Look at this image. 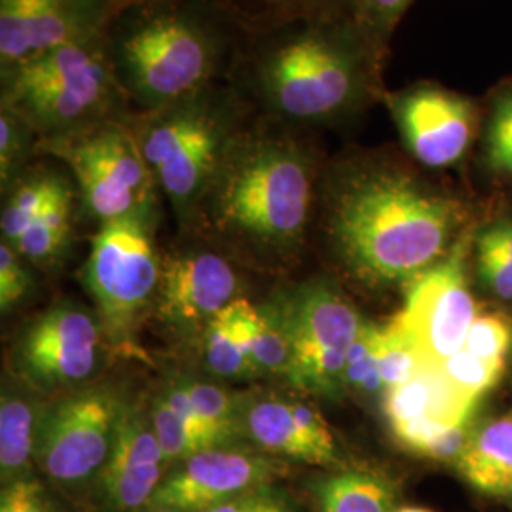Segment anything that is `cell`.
Returning a JSON list of instances; mask_svg holds the SVG:
<instances>
[{"label":"cell","mask_w":512,"mask_h":512,"mask_svg":"<svg viewBox=\"0 0 512 512\" xmlns=\"http://www.w3.org/2000/svg\"><path fill=\"white\" fill-rule=\"evenodd\" d=\"M511 342V321L501 313H484L476 315L463 349L482 359H505Z\"/></svg>","instance_id":"37"},{"label":"cell","mask_w":512,"mask_h":512,"mask_svg":"<svg viewBox=\"0 0 512 512\" xmlns=\"http://www.w3.org/2000/svg\"><path fill=\"white\" fill-rule=\"evenodd\" d=\"M78 211V192L74 181H69L29 226V230L14 243L16 251L33 264H54L69 247Z\"/></svg>","instance_id":"27"},{"label":"cell","mask_w":512,"mask_h":512,"mask_svg":"<svg viewBox=\"0 0 512 512\" xmlns=\"http://www.w3.org/2000/svg\"><path fill=\"white\" fill-rule=\"evenodd\" d=\"M40 154L52 156L69 167L80 211L97 226L158 211V184L126 120L109 122L57 141H40Z\"/></svg>","instance_id":"8"},{"label":"cell","mask_w":512,"mask_h":512,"mask_svg":"<svg viewBox=\"0 0 512 512\" xmlns=\"http://www.w3.org/2000/svg\"><path fill=\"white\" fill-rule=\"evenodd\" d=\"M124 0H0V67L105 31Z\"/></svg>","instance_id":"16"},{"label":"cell","mask_w":512,"mask_h":512,"mask_svg":"<svg viewBox=\"0 0 512 512\" xmlns=\"http://www.w3.org/2000/svg\"><path fill=\"white\" fill-rule=\"evenodd\" d=\"M129 401L114 387L90 384L48 404L35 465L54 490L88 501L118 437Z\"/></svg>","instance_id":"7"},{"label":"cell","mask_w":512,"mask_h":512,"mask_svg":"<svg viewBox=\"0 0 512 512\" xmlns=\"http://www.w3.org/2000/svg\"><path fill=\"white\" fill-rule=\"evenodd\" d=\"M484 139L490 169L512 177V82L499 88L490 101Z\"/></svg>","instance_id":"35"},{"label":"cell","mask_w":512,"mask_h":512,"mask_svg":"<svg viewBox=\"0 0 512 512\" xmlns=\"http://www.w3.org/2000/svg\"><path fill=\"white\" fill-rule=\"evenodd\" d=\"M0 107L27 120L40 141L124 122L135 112L114 76L103 33L0 67Z\"/></svg>","instance_id":"6"},{"label":"cell","mask_w":512,"mask_h":512,"mask_svg":"<svg viewBox=\"0 0 512 512\" xmlns=\"http://www.w3.org/2000/svg\"><path fill=\"white\" fill-rule=\"evenodd\" d=\"M385 63L349 16L294 19L249 31L228 84L255 116L340 128L384 101Z\"/></svg>","instance_id":"2"},{"label":"cell","mask_w":512,"mask_h":512,"mask_svg":"<svg viewBox=\"0 0 512 512\" xmlns=\"http://www.w3.org/2000/svg\"><path fill=\"white\" fill-rule=\"evenodd\" d=\"M156 226L158 211H148L105 222L93 234L84 281L105 334L118 344H129L158 298L164 258L156 249Z\"/></svg>","instance_id":"9"},{"label":"cell","mask_w":512,"mask_h":512,"mask_svg":"<svg viewBox=\"0 0 512 512\" xmlns=\"http://www.w3.org/2000/svg\"><path fill=\"white\" fill-rule=\"evenodd\" d=\"M205 512H296L293 501L272 486H264L249 494L239 495Z\"/></svg>","instance_id":"40"},{"label":"cell","mask_w":512,"mask_h":512,"mask_svg":"<svg viewBox=\"0 0 512 512\" xmlns=\"http://www.w3.org/2000/svg\"><path fill=\"white\" fill-rule=\"evenodd\" d=\"M476 266L482 283L499 298L512 300V260L490 241L475 238Z\"/></svg>","instance_id":"39"},{"label":"cell","mask_w":512,"mask_h":512,"mask_svg":"<svg viewBox=\"0 0 512 512\" xmlns=\"http://www.w3.org/2000/svg\"><path fill=\"white\" fill-rule=\"evenodd\" d=\"M439 370L463 395L480 401V397L501 380L505 359H482L467 349H459L439 366Z\"/></svg>","instance_id":"34"},{"label":"cell","mask_w":512,"mask_h":512,"mask_svg":"<svg viewBox=\"0 0 512 512\" xmlns=\"http://www.w3.org/2000/svg\"><path fill=\"white\" fill-rule=\"evenodd\" d=\"M310 490L319 512L399 511V484L368 465L329 469L311 482Z\"/></svg>","instance_id":"21"},{"label":"cell","mask_w":512,"mask_h":512,"mask_svg":"<svg viewBox=\"0 0 512 512\" xmlns=\"http://www.w3.org/2000/svg\"><path fill=\"white\" fill-rule=\"evenodd\" d=\"M315 222L332 253L366 283H410L463 234L465 209L450 194L385 156L325 165Z\"/></svg>","instance_id":"1"},{"label":"cell","mask_w":512,"mask_h":512,"mask_svg":"<svg viewBox=\"0 0 512 512\" xmlns=\"http://www.w3.org/2000/svg\"><path fill=\"white\" fill-rule=\"evenodd\" d=\"M285 471L287 461L255 446L209 448L171 467L150 505L179 512L209 511L239 495L272 486Z\"/></svg>","instance_id":"14"},{"label":"cell","mask_w":512,"mask_h":512,"mask_svg":"<svg viewBox=\"0 0 512 512\" xmlns=\"http://www.w3.org/2000/svg\"><path fill=\"white\" fill-rule=\"evenodd\" d=\"M454 469L478 494L512 497V414L475 429Z\"/></svg>","instance_id":"23"},{"label":"cell","mask_w":512,"mask_h":512,"mask_svg":"<svg viewBox=\"0 0 512 512\" xmlns=\"http://www.w3.org/2000/svg\"><path fill=\"white\" fill-rule=\"evenodd\" d=\"M376 332L378 325L363 321L349 348L344 384L346 391L359 397L384 401L385 385L376 359Z\"/></svg>","instance_id":"33"},{"label":"cell","mask_w":512,"mask_h":512,"mask_svg":"<svg viewBox=\"0 0 512 512\" xmlns=\"http://www.w3.org/2000/svg\"><path fill=\"white\" fill-rule=\"evenodd\" d=\"M478 236L490 241L501 253H505L512 260V219L501 217V219L492 220L478 232Z\"/></svg>","instance_id":"41"},{"label":"cell","mask_w":512,"mask_h":512,"mask_svg":"<svg viewBox=\"0 0 512 512\" xmlns=\"http://www.w3.org/2000/svg\"><path fill=\"white\" fill-rule=\"evenodd\" d=\"M148 408L169 469L198 452L215 448L198 420L179 376L156 391L148 401Z\"/></svg>","instance_id":"24"},{"label":"cell","mask_w":512,"mask_h":512,"mask_svg":"<svg viewBox=\"0 0 512 512\" xmlns=\"http://www.w3.org/2000/svg\"><path fill=\"white\" fill-rule=\"evenodd\" d=\"M397 512H431L427 509H421V507H399Z\"/></svg>","instance_id":"42"},{"label":"cell","mask_w":512,"mask_h":512,"mask_svg":"<svg viewBox=\"0 0 512 512\" xmlns=\"http://www.w3.org/2000/svg\"><path fill=\"white\" fill-rule=\"evenodd\" d=\"M69 181L71 179H67L63 173L50 167L31 165L18 181L4 192V203L0 213L2 241L14 245Z\"/></svg>","instance_id":"25"},{"label":"cell","mask_w":512,"mask_h":512,"mask_svg":"<svg viewBox=\"0 0 512 512\" xmlns=\"http://www.w3.org/2000/svg\"><path fill=\"white\" fill-rule=\"evenodd\" d=\"M186 247L164 256L156 315L181 334H202L220 311L239 298V275L219 249Z\"/></svg>","instance_id":"15"},{"label":"cell","mask_w":512,"mask_h":512,"mask_svg":"<svg viewBox=\"0 0 512 512\" xmlns=\"http://www.w3.org/2000/svg\"><path fill=\"white\" fill-rule=\"evenodd\" d=\"M311 133L253 116L184 234L266 260L298 255L315 224L325 171Z\"/></svg>","instance_id":"3"},{"label":"cell","mask_w":512,"mask_h":512,"mask_svg":"<svg viewBox=\"0 0 512 512\" xmlns=\"http://www.w3.org/2000/svg\"><path fill=\"white\" fill-rule=\"evenodd\" d=\"M33 287V279L14 245L0 243V310H12Z\"/></svg>","instance_id":"38"},{"label":"cell","mask_w":512,"mask_h":512,"mask_svg":"<svg viewBox=\"0 0 512 512\" xmlns=\"http://www.w3.org/2000/svg\"><path fill=\"white\" fill-rule=\"evenodd\" d=\"M476 403L450 384L439 368L427 366L408 382L387 389L382 401L393 437L418 458L446 431L471 421Z\"/></svg>","instance_id":"19"},{"label":"cell","mask_w":512,"mask_h":512,"mask_svg":"<svg viewBox=\"0 0 512 512\" xmlns=\"http://www.w3.org/2000/svg\"><path fill=\"white\" fill-rule=\"evenodd\" d=\"M241 25L258 31L294 19L348 16L349 0H224Z\"/></svg>","instance_id":"28"},{"label":"cell","mask_w":512,"mask_h":512,"mask_svg":"<svg viewBox=\"0 0 512 512\" xmlns=\"http://www.w3.org/2000/svg\"><path fill=\"white\" fill-rule=\"evenodd\" d=\"M475 236L463 230L440 262L408 283L401 317L421 363L439 368L465 346L476 317V304L465 277V260Z\"/></svg>","instance_id":"12"},{"label":"cell","mask_w":512,"mask_h":512,"mask_svg":"<svg viewBox=\"0 0 512 512\" xmlns=\"http://www.w3.org/2000/svg\"><path fill=\"white\" fill-rule=\"evenodd\" d=\"M40 137L14 110L0 107V184L6 192L38 156Z\"/></svg>","instance_id":"31"},{"label":"cell","mask_w":512,"mask_h":512,"mask_svg":"<svg viewBox=\"0 0 512 512\" xmlns=\"http://www.w3.org/2000/svg\"><path fill=\"white\" fill-rule=\"evenodd\" d=\"M0 512H65L57 503L54 488L35 473L2 486Z\"/></svg>","instance_id":"36"},{"label":"cell","mask_w":512,"mask_h":512,"mask_svg":"<svg viewBox=\"0 0 512 512\" xmlns=\"http://www.w3.org/2000/svg\"><path fill=\"white\" fill-rule=\"evenodd\" d=\"M202 359L205 370L222 380H253L262 376L247 349L220 317H215L202 332Z\"/></svg>","instance_id":"29"},{"label":"cell","mask_w":512,"mask_h":512,"mask_svg":"<svg viewBox=\"0 0 512 512\" xmlns=\"http://www.w3.org/2000/svg\"><path fill=\"white\" fill-rule=\"evenodd\" d=\"M169 471L147 404H131L86 503L97 512H139Z\"/></svg>","instance_id":"17"},{"label":"cell","mask_w":512,"mask_h":512,"mask_svg":"<svg viewBox=\"0 0 512 512\" xmlns=\"http://www.w3.org/2000/svg\"><path fill=\"white\" fill-rule=\"evenodd\" d=\"M139 512H156V509H154V507H152V505H147V507H145V509H141V511Z\"/></svg>","instance_id":"43"},{"label":"cell","mask_w":512,"mask_h":512,"mask_svg":"<svg viewBox=\"0 0 512 512\" xmlns=\"http://www.w3.org/2000/svg\"><path fill=\"white\" fill-rule=\"evenodd\" d=\"M253 116L230 84H215L126 120L183 232L194 228L228 148Z\"/></svg>","instance_id":"5"},{"label":"cell","mask_w":512,"mask_h":512,"mask_svg":"<svg viewBox=\"0 0 512 512\" xmlns=\"http://www.w3.org/2000/svg\"><path fill=\"white\" fill-rule=\"evenodd\" d=\"M247 29L224 0H124L103 40L135 112L228 84Z\"/></svg>","instance_id":"4"},{"label":"cell","mask_w":512,"mask_h":512,"mask_svg":"<svg viewBox=\"0 0 512 512\" xmlns=\"http://www.w3.org/2000/svg\"><path fill=\"white\" fill-rule=\"evenodd\" d=\"M48 404L21 380L4 382L0 397V482L35 475L38 433Z\"/></svg>","instance_id":"20"},{"label":"cell","mask_w":512,"mask_h":512,"mask_svg":"<svg viewBox=\"0 0 512 512\" xmlns=\"http://www.w3.org/2000/svg\"><path fill=\"white\" fill-rule=\"evenodd\" d=\"M416 0H349L348 16L387 61L391 38Z\"/></svg>","instance_id":"32"},{"label":"cell","mask_w":512,"mask_h":512,"mask_svg":"<svg viewBox=\"0 0 512 512\" xmlns=\"http://www.w3.org/2000/svg\"><path fill=\"white\" fill-rule=\"evenodd\" d=\"M245 440L256 450L306 465L342 467L338 444L323 416L302 401L264 393L247 397L243 414Z\"/></svg>","instance_id":"18"},{"label":"cell","mask_w":512,"mask_h":512,"mask_svg":"<svg viewBox=\"0 0 512 512\" xmlns=\"http://www.w3.org/2000/svg\"><path fill=\"white\" fill-rule=\"evenodd\" d=\"M291 342L287 380L296 389L336 399L346 393L349 348L361 315L327 281H310L275 300Z\"/></svg>","instance_id":"10"},{"label":"cell","mask_w":512,"mask_h":512,"mask_svg":"<svg viewBox=\"0 0 512 512\" xmlns=\"http://www.w3.org/2000/svg\"><path fill=\"white\" fill-rule=\"evenodd\" d=\"M105 329L92 311L73 302L35 317L14 346L12 370L42 395L71 393L92 384L105 355Z\"/></svg>","instance_id":"11"},{"label":"cell","mask_w":512,"mask_h":512,"mask_svg":"<svg viewBox=\"0 0 512 512\" xmlns=\"http://www.w3.org/2000/svg\"><path fill=\"white\" fill-rule=\"evenodd\" d=\"M179 380L213 446L243 444V414L249 395L194 376H179Z\"/></svg>","instance_id":"26"},{"label":"cell","mask_w":512,"mask_h":512,"mask_svg":"<svg viewBox=\"0 0 512 512\" xmlns=\"http://www.w3.org/2000/svg\"><path fill=\"white\" fill-rule=\"evenodd\" d=\"M376 359L385 391L408 382L421 368L420 353L399 315H393L376 332Z\"/></svg>","instance_id":"30"},{"label":"cell","mask_w":512,"mask_h":512,"mask_svg":"<svg viewBox=\"0 0 512 512\" xmlns=\"http://www.w3.org/2000/svg\"><path fill=\"white\" fill-rule=\"evenodd\" d=\"M384 103L406 152L421 165L444 169L458 164L475 139L478 112L465 95L437 82H414L385 92Z\"/></svg>","instance_id":"13"},{"label":"cell","mask_w":512,"mask_h":512,"mask_svg":"<svg viewBox=\"0 0 512 512\" xmlns=\"http://www.w3.org/2000/svg\"><path fill=\"white\" fill-rule=\"evenodd\" d=\"M219 317L247 349L262 376L275 374L287 378L291 368V342L275 302L253 306L239 296L220 311Z\"/></svg>","instance_id":"22"}]
</instances>
